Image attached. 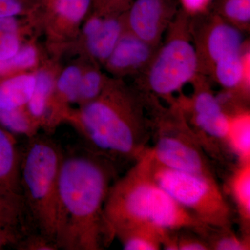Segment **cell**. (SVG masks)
I'll use <instances>...</instances> for the list:
<instances>
[{"label":"cell","mask_w":250,"mask_h":250,"mask_svg":"<svg viewBox=\"0 0 250 250\" xmlns=\"http://www.w3.org/2000/svg\"><path fill=\"white\" fill-rule=\"evenodd\" d=\"M35 80L34 92L27 106L29 115L39 125L47 111L49 95L53 88V80L51 75L45 72L38 73Z\"/></svg>","instance_id":"20"},{"label":"cell","mask_w":250,"mask_h":250,"mask_svg":"<svg viewBox=\"0 0 250 250\" xmlns=\"http://www.w3.org/2000/svg\"><path fill=\"white\" fill-rule=\"evenodd\" d=\"M190 30L202 75H210L220 59L247 48L242 31L215 13L190 16Z\"/></svg>","instance_id":"8"},{"label":"cell","mask_w":250,"mask_h":250,"mask_svg":"<svg viewBox=\"0 0 250 250\" xmlns=\"http://www.w3.org/2000/svg\"><path fill=\"white\" fill-rule=\"evenodd\" d=\"M147 108L146 94L112 83L72 118L96 149L136 161L152 134Z\"/></svg>","instance_id":"3"},{"label":"cell","mask_w":250,"mask_h":250,"mask_svg":"<svg viewBox=\"0 0 250 250\" xmlns=\"http://www.w3.org/2000/svg\"><path fill=\"white\" fill-rule=\"evenodd\" d=\"M250 52L248 49L220 59L212 67L210 75L229 91L242 90L246 95L249 92L248 65H250Z\"/></svg>","instance_id":"13"},{"label":"cell","mask_w":250,"mask_h":250,"mask_svg":"<svg viewBox=\"0 0 250 250\" xmlns=\"http://www.w3.org/2000/svg\"><path fill=\"white\" fill-rule=\"evenodd\" d=\"M111 241L120 230L151 224L167 231H191L207 239L214 229L207 226L178 203L152 178L144 154L111 184L104 205Z\"/></svg>","instance_id":"2"},{"label":"cell","mask_w":250,"mask_h":250,"mask_svg":"<svg viewBox=\"0 0 250 250\" xmlns=\"http://www.w3.org/2000/svg\"><path fill=\"white\" fill-rule=\"evenodd\" d=\"M126 30L125 15L120 18L108 15L86 36L87 46L95 59L106 62L122 35Z\"/></svg>","instance_id":"14"},{"label":"cell","mask_w":250,"mask_h":250,"mask_svg":"<svg viewBox=\"0 0 250 250\" xmlns=\"http://www.w3.org/2000/svg\"><path fill=\"white\" fill-rule=\"evenodd\" d=\"M190 16L177 13L147 68L139 77L141 92L171 101L174 93L200 74L196 49L190 30Z\"/></svg>","instance_id":"5"},{"label":"cell","mask_w":250,"mask_h":250,"mask_svg":"<svg viewBox=\"0 0 250 250\" xmlns=\"http://www.w3.org/2000/svg\"><path fill=\"white\" fill-rule=\"evenodd\" d=\"M34 229L21 189L0 187V250L16 248Z\"/></svg>","instance_id":"11"},{"label":"cell","mask_w":250,"mask_h":250,"mask_svg":"<svg viewBox=\"0 0 250 250\" xmlns=\"http://www.w3.org/2000/svg\"><path fill=\"white\" fill-rule=\"evenodd\" d=\"M212 0H180L183 11L190 16L205 14Z\"/></svg>","instance_id":"32"},{"label":"cell","mask_w":250,"mask_h":250,"mask_svg":"<svg viewBox=\"0 0 250 250\" xmlns=\"http://www.w3.org/2000/svg\"><path fill=\"white\" fill-rule=\"evenodd\" d=\"M210 250H250V237L243 238L236 236L231 230H214L207 239Z\"/></svg>","instance_id":"24"},{"label":"cell","mask_w":250,"mask_h":250,"mask_svg":"<svg viewBox=\"0 0 250 250\" xmlns=\"http://www.w3.org/2000/svg\"><path fill=\"white\" fill-rule=\"evenodd\" d=\"M82 73L75 66L67 67L58 81V89L62 98L69 103L80 101V88Z\"/></svg>","instance_id":"25"},{"label":"cell","mask_w":250,"mask_h":250,"mask_svg":"<svg viewBox=\"0 0 250 250\" xmlns=\"http://www.w3.org/2000/svg\"><path fill=\"white\" fill-rule=\"evenodd\" d=\"M93 0H54V9L62 19L78 22L88 12Z\"/></svg>","instance_id":"26"},{"label":"cell","mask_w":250,"mask_h":250,"mask_svg":"<svg viewBox=\"0 0 250 250\" xmlns=\"http://www.w3.org/2000/svg\"><path fill=\"white\" fill-rule=\"evenodd\" d=\"M167 230L151 224H141L120 230L115 235L125 250H160Z\"/></svg>","instance_id":"15"},{"label":"cell","mask_w":250,"mask_h":250,"mask_svg":"<svg viewBox=\"0 0 250 250\" xmlns=\"http://www.w3.org/2000/svg\"><path fill=\"white\" fill-rule=\"evenodd\" d=\"M62 159L53 143L34 140L21 156L20 172L21 191L36 231L57 247L62 228L59 174Z\"/></svg>","instance_id":"4"},{"label":"cell","mask_w":250,"mask_h":250,"mask_svg":"<svg viewBox=\"0 0 250 250\" xmlns=\"http://www.w3.org/2000/svg\"><path fill=\"white\" fill-rule=\"evenodd\" d=\"M158 47L126 30L106 61V65L110 70L119 75L139 77L147 68Z\"/></svg>","instance_id":"12"},{"label":"cell","mask_w":250,"mask_h":250,"mask_svg":"<svg viewBox=\"0 0 250 250\" xmlns=\"http://www.w3.org/2000/svg\"><path fill=\"white\" fill-rule=\"evenodd\" d=\"M35 77L24 75L13 77L0 84V110L22 108L27 104L31 98Z\"/></svg>","instance_id":"17"},{"label":"cell","mask_w":250,"mask_h":250,"mask_svg":"<svg viewBox=\"0 0 250 250\" xmlns=\"http://www.w3.org/2000/svg\"><path fill=\"white\" fill-rule=\"evenodd\" d=\"M229 186L242 223L248 230L250 221V161L240 164L231 177Z\"/></svg>","instance_id":"19"},{"label":"cell","mask_w":250,"mask_h":250,"mask_svg":"<svg viewBox=\"0 0 250 250\" xmlns=\"http://www.w3.org/2000/svg\"><path fill=\"white\" fill-rule=\"evenodd\" d=\"M172 0H134L125 13L126 30L154 47L177 14Z\"/></svg>","instance_id":"10"},{"label":"cell","mask_w":250,"mask_h":250,"mask_svg":"<svg viewBox=\"0 0 250 250\" xmlns=\"http://www.w3.org/2000/svg\"><path fill=\"white\" fill-rule=\"evenodd\" d=\"M16 248L22 250H59L58 247L54 242L50 241L37 231L28 235L18 245Z\"/></svg>","instance_id":"29"},{"label":"cell","mask_w":250,"mask_h":250,"mask_svg":"<svg viewBox=\"0 0 250 250\" xmlns=\"http://www.w3.org/2000/svg\"><path fill=\"white\" fill-rule=\"evenodd\" d=\"M152 178L200 221L214 229L231 230L232 212L215 177L169 168L144 151Z\"/></svg>","instance_id":"6"},{"label":"cell","mask_w":250,"mask_h":250,"mask_svg":"<svg viewBox=\"0 0 250 250\" xmlns=\"http://www.w3.org/2000/svg\"><path fill=\"white\" fill-rule=\"evenodd\" d=\"M151 105V120L155 142L147 152L153 160L169 168L214 177L200 145V139L188 124L177 103L168 111L159 109L156 100Z\"/></svg>","instance_id":"7"},{"label":"cell","mask_w":250,"mask_h":250,"mask_svg":"<svg viewBox=\"0 0 250 250\" xmlns=\"http://www.w3.org/2000/svg\"><path fill=\"white\" fill-rule=\"evenodd\" d=\"M193 83L195 88L192 98L184 99L177 104L184 113H190L192 124L203 135L225 142L229 129V113L204 82L202 74H199Z\"/></svg>","instance_id":"9"},{"label":"cell","mask_w":250,"mask_h":250,"mask_svg":"<svg viewBox=\"0 0 250 250\" xmlns=\"http://www.w3.org/2000/svg\"><path fill=\"white\" fill-rule=\"evenodd\" d=\"M104 87V82L100 72L95 70L87 72L81 80L80 101L85 103L97 98Z\"/></svg>","instance_id":"28"},{"label":"cell","mask_w":250,"mask_h":250,"mask_svg":"<svg viewBox=\"0 0 250 250\" xmlns=\"http://www.w3.org/2000/svg\"><path fill=\"white\" fill-rule=\"evenodd\" d=\"M177 250H210L208 241L199 235L177 233Z\"/></svg>","instance_id":"30"},{"label":"cell","mask_w":250,"mask_h":250,"mask_svg":"<svg viewBox=\"0 0 250 250\" xmlns=\"http://www.w3.org/2000/svg\"><path fill=\"white\" fill-rule=\"evenodd\" d=\"M225 143L234 153L240 164L250 161V116L241 110L230 114V125Z\"/></svg>","instance_id":"18"},{"label":"cell","mask_w":250,"mask_h":250,"mask_svg":"<svg viewBox=\"0 0 250 250\" xmlns=\"http://www.w3.org/2000/svg\"><path fill=\"white\" fill-rule=\"evenodd\" d=\"M112 171L96 156L62 159L59 174L62 228L59 249L100 250L111 243L104 218Z\"/></svg>","instance_id":"1"},{"label":"cell","mask_w":250,"mask_h":250,"mask_svg":"<svg viewBox=\"0 0 250 250\" xmlns=\"http://www.w3.org/2000/svg\"><path fill=\"white\" fill-rule=\"evenodd\" d=\"M0 123L13 132L28 136L35 134L39 125L23 108L9 111L0 110Z\"/></svg>","instance_id":"22"},{"label":"cell","mask_w":250,"mask_h":250,"mask_svg":"<svg viewBox=\"0 0 250 250\" xmlns=\"http://www.w3.org/2000/svg\"><path fill=\"white\" fill-rule=\"evenodd\" d=\"M18 49L17 21L13 17L0 18V60L11 58Z\"/></svg>","instance_id":"23"},{"label":"cell","mask_w":250,"mask_h":250,"mask_svg":"<svg viewBox=\"0 0 250 250\" xmlns=\"http://www.w3.org/2000/svg\"><path fill=\"white\" fill-rule=\"evenodd\" d=\"M97 6L103 14L108 15L120 11H126L134 0H95Z\"/></svg>","instance_id":"31"},{"label":"cell","mask_w":250,"mask_h":250,"mask_svg":"<svg viewBox=\"0 0 250 250\" xmlns=\"http://www.w3.org/2000/svg\"><path fill=\"white\" fill-rule=\"evenodd\" d=\"M21 161L16 140L0 129V187L21 188Z\"/></svg>","instance_id":"16"},{"label":"cell","mask_w":250,"mask_h":250,"mask_svg":"<svg viewBox=\"0 0 250 250\" xmlns=\"http://www.w3.org/2000/svg\"><path fill=\"white\" fill-rule=\"evenodd\" d=\"M36 61V52L31 46L23 47L11 58L0 60V75L16 69L32 67Z\"/></svg>","instance_id":"27"},{"label":"cell","mask_w":250,"mask_h":250,"mask_svg":"<svg viewBox=\"0 0 250 250\" xmlns=\"http://www.w3.org/2000/svg\"><path fill=\"white\" fill-rule=\"evenodd\" d=\"M215 14L243 31L250 24V0H220Z\"/></svg>","instance_id":"21"},{"label":"cell","mask_w":250,"mask_h":250,"mask_svg":"<svg viewBox=\"0 0 250 250\" xmlns=\"http://www.w3.org/2000/svg\"><path fill=\"white\" fill-rule=\"evenodd\" d=\"M21 0H0V18L13 17L22 11Z\"/></svg>","instance_id":"33"}]
</instances>
